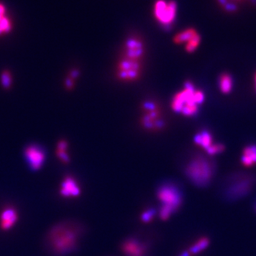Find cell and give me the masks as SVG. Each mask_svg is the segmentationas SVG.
<instances>
[{
  "instance_id": "6da1fadb",
  "label": "cell",
  "mask_w": 256,
  "mask_h": 256,
  "mask_svg": "<svg viewBox=\"0 0 256 256\" xmlns=\"http://www.w3.org/2000/svg\"><path fill=\"white\" fill-rule=\"evenodd\" d=\"M84 233V228L78 222H60L50 230L45 237V247L54 256H68L78 248Z\"/></svg>"
},
{
  "instance_id": "7a4b0ae2",
  "label": "cell",
  "mask_w": 256,
  "mask_h": 256,
  "mask_svg": "<svg viewBox=\"0 0 256 256\" xmlns=\"http://www.w3.org/2000/svg\"><path fill=\"white\" fill-rule=\"evenodd\" d=\"M204 101V92L196 89L194 84L188 81L182 90L173 96L172 108L176 114H182L183 116H194L199 112V106Z\"/></svg>"
},
{
  "instance_id": "3957f363",
  "label": "cell",
  "mask_w": 256,
  "mask_h": 256,
  "mask_svg": "<svg viewBox=\"0 0 256 256\" xmlns=\"http://www.w3.org/2000/svg\"><path fill=\"white\" fill-rule=\"evenodd\" d=\"M184 172L188 180L198 188L209 185L214 174V165L206 156L196 154L186 164Z\"/></svg>"
},
{
  "instance_id": "277c9868",
  "label": "cell",
  "mask_w": 256,
  "mask_h": 256,
  "mask_svg": "<svg viewBox=\"0 0 256 256\" xmlns=\"http://www.w3.org/2000/svg\"><path fill=\"white\" fill-rule=\"evenodd\" d=\"M156 196L162 203L159 216L162 220H168L180 209L183 202V194L180 186L172 182L160 184L156 190Z\"/></svg>"
},
{
  "instance_id": "5b68a950",
  "label": "cell",
  "mask_w": 256,
  "mask_h": 256,
  "mask_svg": "<svg viewBox=\"0 0 256 256\" xmlns=\"http://www.w3.org/2000/svg\"><path fill=\"white\" fill-rule=\"evenodd\" d=\"M142 109L144 114L140 122L144 129L155 132L165 128V120L163 119L162 111L156 102L150 100L144 102Z\"/></svg>"
},
{
  "instance_id": "8992f818",
  "label": "cell",
  "mask_w": 256,
  "mask_h": 256,
  "mask_svg": "<svg viewBox=\"0 0 256 256\" xmlns=\"http://www.w3.org/2000/svg\"><path fill=\"white\" fill-rule=\"evenodd\" d=\"M142 71V61L122 58V60L116 65V78L124 82H132L140 78Z\"/></svg>"
},
{
  "instance_id": "52a82bcc",
  "label": "cell",
  "mask_w": 256,
  "mask_h": 256,
  "mask_svg": "<svg viewBox=\"0 0 256 256\" xmlns=\"http://www.w3.org/2000/svg\"><path fill=\"white\" fill-rule=\"evenodd\" d=\"M178 6L172 0H156L154 4L156 20L166 28H169L176 20Z\"/></svg>"
},
{
  "instance_id": "ba28073f",
  "label": "cell",
  "mask_w": 256,
  "mask_h": 256,
  "mask_svg": "<svg viewBox=\"0 0 256 256\" xmlns=\"http://www.w3.org/2000/svg\"><path fill=\"white\" fill-rule=\"evenodd\" d=\"M24 156L30 169L38 170L46 160V150L38 144H30L24 148Z\"/></svg>"
},
{
  "instance_id": "9c48e42d",
  "label": "cell",
  "mask_w": 256,
  "mask_h": 256,
  "mask_svg": "<svg viewBox=\"0 0 256 256\" xmlns=\"http://www.w3.org/2000/svg\"><path fill=\"white\" fill-rule=\"evenodd\" d=\"M254 178L242 176L234 178L232 184L226 190V196L230 199H239L249 193L254 184Z\"/></svg>"
},
{
  "instance_id": "30bf717a",
  "label": "cell",
  "mask_w": 256,
  "mask_h": 256,
  "mask_svg": "<svg viewBox=\"0 0 256 256\" xmlns=\"http://www.w3.org/2000/svg\"><path fill=\"white\" fill-rule=\"evenodd\" d=\"M145 54V45L142 40L136 36H130L124 44L122 58L142 61Z\"/></svg>"
},
{
  "instance_id": "8fae6325",
  "label": "cell",
  "mask_w": 256,
  "mask_h": 256,
  "mask_svg": "<svg viewBox=\"0 0 256 256\" xmlns=\"http://www.w3.org/2000/svg\"><path fill=\"white\" fill-rule=\"evenodd\" d=\"M149 249L148 242L136 237H129L122 244V252L126 256H148Z\"/></svg>"
},
{
  "instance_id": "7c38bea8",
  "label": "cell",
  "mask_w": 256,
  "mask_h": 256,
  "mask_svg": "<svg viewBox=\"0 0 256 256\" xmlns=\"http://www.w3.org/2000/svg\"><path fill=\"white\" fill-rule=\"evenodd\" d=\"M60 194L65 198L79 196L81 194V188L76 179L72 176H66L61 183Z\"/></svg>"
},
{
  "instance_id": "4fadbf2b",
  "label": "cell",
  "mask_w": 256,
  "mask_h": 256,
  "mask_svg": "<svg viewBox=\"0 0 256 256\" xmlns=\"http://www.w3.org/2000/svg\"><path fill=\"white\" fill-rule=\"evenodd\" d=\"M17 220V210L14 207H7L2 210L0 214V226L2 230L11 229Z\"/></svg>"
},
{
  "instance_id": "5bb4252c",
  "label": "cell",
  "mask_w": 256,
  "mask_h": 256,
  "mask_svg": "<svg viewBox=\"0 0 256 256\" xmlns=\"http://www.w3.org/2000/svg\"><path fill=\"white\" fill-rule=\"evenodd\" d=\"M194 142L197 146L206 150L213 145V136L209 130L204 129L194 135Z\"/></svg>"
},
{
  "instance_id": "9a60e30c",
  "label": "cell",
  "mask_w": 256,
  "mask_h": 256,
  "mask_svg": "<svg viewBox=\"0 0 256 256\" xmlns=\"http://www.w3.org/2000/svg\"><path fill=\"white\" fill-rule=\"evenodd\" d=\"M218 84H219L220 90L222 91V94H229L232 91L234 86L233 78L229 74H222L219 76Z\"/></svg>"
},
{
  "instance_id": "2e32d148",
  "label": "cell",
  "mask_w": 256,
  "mask_h": 256,
  "mask_svg": "<svg viewBox=\"0 0 256 256\" xmlns=\"http://www.w3.org/2000/svg\"><path fill=\"white\" fill-rule=\"evenodd\" d=\"M197 34L198 32L194 28H186L176 35L174 38V42L176 44H186Z\"/></svg>"
},
{
  "instance_id": "e0dca14e",
  "label": "cell",
  "mask_w": 256,
  "mask_h": 256,
  "mask_svg": "<svg viewBox=\"0 0 256 256\" xmlns=\"http://www.w3.org/2000/svg\"><path fill=\"white\" fill-rule=\"evenodd\" d=\"M210 244V240L206 237H202L200 239L198 240L196 243L192 244V246L188 250V252L190 253V256L199 254L200 252H203L204 250L206 249Z\"/></svg>"
},
{
  "instance_id": "ac0fdd59",
  "label": "cell",
  "mask_w": 256,
  "mask_h": 256,
  "mask_svg": "<svg viewBox=\"0 0 256 256\" xmlns=\"http://www.w3.org/2000/svg\"><path fill=\"white\" fill-rule=\"evenodd\" d=\"M68 148V143L66 140H61L58 142L57 145V156L60 160L64 163H68L70 162L69 155L66 153V150Z\"/></svg>"
},
{
  "instance_id": "d6986e66",
  "label": "cell",
  "mask_w": 256,
  "mask_h": 256,
  "mask_svg": "<svg viewBox=\"0 0 256 256\" xmlns=\"http://www.w3.org/2000/svg\"><path fill=\"white\" fill-rule=\"evenodd\" d=\"M200 42H202V38H200V35L198 34L196 37L193 38L188 44H186V51L189 52V54L194 52L197 50V48L199 47Z\"/></svg>"
},
{
  "instance_id": "ffe728a7",
  "label": "cell",
  "mask_w": 256,
  "mask_h": 256,
  "mask_svg": "<svg viewBox=\"0 0 256 256\" xmlns=\"http://www.w3.org/2000/svg\"><path fill=\"white\" fill-rule=\"evenodd\" d=\"M242 155L249 158L253 164H256V144L247 146L243 150Z\"/></svg>"
},
{
  "instance_id": "44dd1931",
  "label": "cell",
  "mask_w": 256,
  "mask_h": 256,
  "mask_svg": "<svg viewBox=\"0 0 256 256\" xmlns=\"http://www.w3.org/2000/svg\"><path fill=\"white\" fill-rule=\"evenodd\" d=\"M156 213V212L154 208H149V209L146 210L140 216V220L144 222V223H149L155 217Z\"/></svg>"
},
{
  "instance_id": "7402d4cb",
  "label": "cell",
  "mask_w": 256,
  "mask_h": 256,
  "mask_svg": "<svg viewBox=\"0 0 256 256\" xmlns=\"http://www.w3.org/2000/svg\"><path fill=\"white\" fill-rule=\"evenodd\" d=\"M224 150H226V148H224V146L223 144H222V143H216V144H213L210 148L207 149L206 153L209 156H214L217 155V154H220Z\"/></svg>"
},
{
  "instance_id": "603a6c76",
  "label": "cell",
  "mask_w": 256,
  "mask_h": 256,
  "mask_svg": "<svg viewBox=\"0 0 256 256\" xmlns=\"http://www.w3.org/2000/svg\"><path fill=\"white\" fill-rule=\"evenodd\" d=\"M1 82H2V85L5 88H8L10 85L12 84V78H11V74L8 72H4L1 76Z\"/></svg>"
},
{
  "instance_id": "cb8c5ba5",
  "label": "cell",
  "mask_w": 256,
  "mask_h": 256,
  "mask_svg": "<svg viewBox=\"0 0 256 256\" xmlns=\"http://www.w3.org/2000/svg\"><path fill=\"white\" fill-rule=\"evenodd\" d=\"M6 18H8L7 16H6V8H5L4 6L2 4H0V24H1Z\"/></svg>"
},
{
  "instance_id": "d4e9b609",
  "label": "cell",
  "mask_w": 256,
  "mask_h": 256,
  "mask_svg": "<svg viewBox=\"0 0 256 256\" xmlns=\"http://www.w3.org/2000/svg\"><path fill=\"white\" fill-rule=\"evenodd\" d=\"M179 256H190V253L188 252V250H186V252H182Z\"/></svg>"
},
{
  "instance_id": "484cf974",
  "label": "cell",
  "mask_w": 256,
  "mask_h": 256,
  "mask_svg": "<svg viewBox=\"0 0 256 256\" xmlns=\"http://www.w3.org/2000/svg\"><path fill=\"white\" fill-rule=\"evenodd\" d=\"M254 209H256V204H254Z\"/></svg>"
},
{
  "instance_id": "4316f807",
  "label": "cell",
  "mask_w": 256,
  "mask_h": 256,
  "mask_svg": "<svg viewBox=\"0 0 256 256\" xmlns=\"http://www.w3.org/2000/svg\"></svg>"
}]
</instances>
